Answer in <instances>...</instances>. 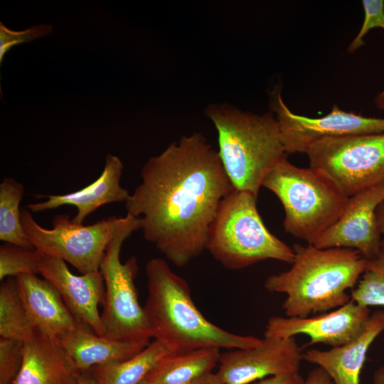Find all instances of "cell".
<instances>
[{
  "label": "cell",
  "mask_w": 384,
  "mask_h": 384,
  "mask_svg": "<svg viewBox=\"0 0 384 384\" xmlns=\"http://www.w3.org/2000/svg\"><path fill=\"white\" fill-rule=\"evenodd\" d=\"M36 331L20 297L16 277L6 278L0 285V337L24 343Z\"/></svg>",
  "instance_id": "obj_22"
},
{
  "label": "cell",
  "mask_w": 384,
  "mask_h": 384,
  "mask_svg": "<svg viewBox=\"0 0 384 384\" xmlns=\"http://www.w3.org/2000/svg\"><path fill=\"white\" fill-rule=\"evenodd\" d=\"M43 254L36 248H27L4 242L0 246V280L23 274H40Z\"/></svg>",
  "instance_id": "obj_24"
},
{
  "label": "cell",
  "mask_w": 384,
  "mask_h": 384,
  "mask_svg": "<svg viewBox=\"0 0 384 384\" xmlns=\"http://www.w3.org/2000/svg\"><path fill=\"white\" fill-rule=\"evenodd\" d=\"M24 193L22 183L9 177L0 183V240L4 242L34 248L21 223L20 203Z\"/></svg>",
  "instance_id": "obj_23"
},
{
  "label": "cell",
  "mask_w": 384,
  "mask_h": 384,
  "mask_svg": "<svg viewBox=\"0 0 384 384\" xmlns=\"http://www.w3.org/2000/svg\"><path fill=\"white\" fill-rule=\"evenodd\" d=\"M141 178L127 214L140 217L144 238L183 267L206 250L219 205L235 189L218 150L200 132L183 135L144 164Z\"/></svg>",
  "instance_id": "obj_1"
},
{
  "label": "cell",
  "mask_w": 384,
  "mask_h": 384,
  "mask_svg": "<svg viewBox=\"0 0 384 384\" xmlns=\"http://www.w3.org/2000/svg\"><path fill=\"white\" fill-rule=\"evenodd\" d=\"M40 274L58 290L80 325L98 335H105L98 310L105 293L104 278L100 270L76 275L71 272L63 260L43 255Z\"/></svg>",
  "instance_id": "obj_14"
},
{
  "label": "cell",
  "mask_w": 384,
  "mask_h": 384,
  "mask_svg": "<svg viewBox=\"0 0 384 384\" xmlns=\"http://www.w3.org/2000/svg\"><path fill=\"white\" fill-rule=\"evenodd\" d=\"M374 102L378 109L384 110V90L375 97Z\"/></svg>",
  "instance_id": "obj_35"
},
{
  "label": "cell",
  "mask_w": 384,
  "mask_h": 384,
  "mask_svg": "<svg viewBox=\"0 0 384 384\" xmlns=\"http://www.w3.org/2000/svg\"><path fill=\"white\" fill-rule=\"evenodd\" d=\"M306 154L348 197L384 181V132L324 139Z\"/></svg>",
  "instance_id": "obj_9"
},
{
  "label": "cell",
  "mask_w": 384,
  "mask_h": 384,
  "mask_svg": "<svg viewBox=\"0 0 384 384\" xmlns=\"http://www.w3.org/2000/svg\"><path fill=\"white\" fill-rule=\"evenodd\" d=\"M291 267L269 276L265 289L283 293L284 314L289 317H308L347 304L366 268L368 260L357 250L345 247L319 248L294 244Z\"/></svg>",
  "instance_id": "obj_3"
},
{
  "label": "cell",
  "mask_w": 384,
  "mask_h": 384,
  "mask_svg": "<svg viewBox=\"0 0 384 384\" xmlns=\"http://www.w3.org/2000/svg\"><path fill=\"white\" fill-rule=\"evenodd\" d=\"M383 201L384 181L349 197L340 218L313 245L350 248L367 260L377 258L382 252V237L376 210Z\"/></svg>",
  "instance_id": "obj_12"
},
{
  "label": "cell",
  "mask_w": 384,
  "mask_h": 384,
  "mask_svg": "<svg viewBox=\"0 0 384 384\" xmlns=\"http://www.w3.org/2000/svg\"><path fill=\"white\" fill-rule=\"evenodd\" d=\"M272 105L287 154H306L311 145L324 139L384 132V118L346 112L336 105L322 117L299 115L289 109L279 92L274 93Z\"/></svg>",
  "instance_id": "obj_10"
},
{
  "label": "cell",
  "mask_w": 384,
  "mask_h": 384,
  "mask_svg": "<svg viewBox=\"0 0 384 384\" xmlns=\"http://www.w3.org/2000/svg\"><path fill=\"white\" fill-rule=\"evenodd\" d=\"M169 353L161 342L154 340L127 360L95 366L88 372L97 384H139Z\"/></svg>",
  "instance_id": "obj_21"
},
{
  "label": "cell",
  "mask_w": 384,
  "mask_h": 384,
  "mask_svg": "<svg viewBox=\"0 0 384 384\" xmlns=\"http://www.w3.org/2000/svg\"><path fill=\"white\" fill-rule=\"evenodd\" d=\"M376 218L378 229L382 237V252L384 253V201L376 210Z\"/></svg>",
  "instance_id": "obj_31"
},
{
  "label": "cell",
  "mask_w": 384,
  "mask_h": 384,
  "mask_svg": "<svg viewBox=\"0 0 384 384\" xmlns=\"http://www.w3.org/2000/svg\"><path fill=\"white\" fill-rule=\"evenodd\" d=\"M73 384H97L88 371L80 372Z\"/></svg>",
  "instance_id": "obj_33"
},
{
  "label": "cell",
  "mask_w": 384,
  "mask_h": 384,
  "mask_svg": "<svg viewBox=\"0 0 384 384\" xmlns=\"http://www.w3.org/2000/svg\"><path fill=\"white\" fill-rule=\"evenodd\" d=\"M58 338L73 366L78 372L127 360L146 347L142 344L98 335L84 326H79Z\"/></svg>",
  "instance_id": "obj_19"
},
{
  "label": "cell",
  "mask_w": 384,
  "mask_h": 384,
  "mask_svg": "<svg viewBox=\"0 0 384 384\" xmlns=\"http://www.w3.org/2000/svg\"><path fill=\"white\" fill-rule=\"evenodd\" d=\"M303 384H335L329 375L320 367L311 370Z\"/></svg>",
  "instance_id": "obj_30"
},
{
  "label": "cell",
  "mask_w": 384,
  "mask_h": 384,
  "mask_svg": "<svg viewBox=\"0 0 384 384\" xmlns=\"http://www.w3.org/2000/svg\"><path fill=\"white\" fill-rule=\"evenodd\" d=\"M52 32L50 25L32 26L26 31L16 32L11 31L0 23V62L1 63L4 55L13 46L25 42H30L35 38L46 36Z\"/></svg>",
  "instance_id": "obj_28"
},
{
  "label": "cell",
  "mask_w": 384,
  "mask_h": 384,
  "mask_svg": "<svg viewBox=\"0 0 384 384\" xmlns=\"http://www.w3.org/2000/svg\"><path fill=\"white\" fill-rule=\"evenodd\" d=\"M123 164L116 156L108 154L100 176L83 188L61 195H48L46 200L27 205L31 212L38 213L57 208L63 206H73L77 208L73 222L82 224L84 220L100 207L127 200L129 193L121 186L120 179Z\"/></svg>",
  "instance_id": "obj_15"
},
{
  "label": "cell",
  "mask_w": 384,
  "mask_h": 384,
  "mask_svg": "<svg viewBox=\"0 0 384 384\" xmlns=\"http://www.w3.org/2000/svg\"><path fill=\"white\" fill-rule=\"evenodd\" d=\"M193 384H223L215 373H210L201 377Z\"/></svg>",
  "instance_id": "obj_32"
},
{
  "label": "cell",
  "mask_w": 384,
  "mask_h": 384,
  "mask_svg": "<svg viewBox=\"0 0 384 384\" xmlns=\"http://www.w3.org/2000/svg\"><path fill=\"white\" fill-rule=\"evenodd\" d=\"M142 229V220L127 214L120 218L115 234L105 250L100 266L105 293L101 320L105 335L123 341L149 345L154 331L144 307L139 302L134 279L138 272L137 260H120L124 240Z\"/></svg>",
  "instance_id": "obj_7"
},
{
  "label": "cell",
  "mask_w": 384,
  "mask_h": 384,
  "mask_svg": "<svg viewBox=\"0 0 384 384\" xmlns=\"http://www.w3.org/2000/svg\"><path fill=\"white\" fill-rule=\"evenodd\" d=\"M370 316L368 307L351 299L334 311L315 316H272L267 322L265 336L285 338L304 334L310 338L306 346L321 343L334 348L356 338Z\"/></svg>",
  "instance_id": "obj_13"
},
{
  "label": "cell",
  "mask_w": 384,
  "mask_h": 384,
  "mask_svg": "<svg viewBox=\"0 0 384 384\" xmlns=\"http://www.w3.org/2000/svg\"><path fill=\"white\" fill-rule=\"evenodd\" d=\"M364 20L359 33L348 46V51L353 53L365 44L363 38L370 30L384 29V1L363 0Z\"/></svg>",
  "instance_id": "obj_27"
},
{
  "label": "cell",
  "mask_w": 384,
  "mask_h": 384,
  "mask_svg": "<svg viewBox=\"0 0 384 384\" xmlns=\"http://www.w3.org/2000/svg\"><path fill=\"white\" fill-rule=\"evenodd\" d=\"M257 198L234 189L221 201L210 225L206 250L227 269L240 270L267 260L294 261L292 247L264 224Z\"/></svg>",
  "instance_id": "obj_6"
},
{
  "label": "cell",
  "mask_w": 384,
  "mask_h": 384,
  "mask_svg": "<svg viewBox=\"0 0 384 384\" xmlns=\"http://www.w3.org/2000/svg\"><path fill=\"white\" fill-rule=\"evenodd\" d=\"M119 220L111 217L85 225L73 222L68 215L59 214L53 220V228L47 229L36 221L28 209H21V223L33 247L68 262L81 274L100 270Z\"/></svg>",
  "instance_id": "obj_8"
},
{
  "label": "cell",
  "mask_w": 384,
  "mask_h": 384,
  "mask_svg": "<svg viewBox=\"0 0 384 384\" xmlns=\"http://www.w3.org/2000/svg\"><path fill=\"white\" fill-rule=\"evenodd\" d=\"M16 279L28 319L36 331L58 337L82 326L48 281L35 274L20 275Z\"/></svg>",
  "instance_id": "obj_17"
},
{
  "label": "cell",
  "mask_w": 384,
  "mask_h": 384,
  "mask_svg": "<svg viewBox=\"0 0 384 384\" xmlns=\"http://www.w3.org/2000/svg\"><path fill=\"white\" fill-rule=\"evenodd\" d=\"M23 358V342L0 338V384H12Z\"/></svg>",
  "instance_id": "obj_26"
},
{
  "label": "cell",
  "mask_w": 384,
  "mask_h": 384,
  "mask_svg": "<svg viewBox=\"0 0 384 384\" xmlns=\"http://www.w3.org/2000/svg\"><path fill=\"white\" fill-rule=\"evenodd\" d=\"M79 373L58 337L36 331L23 343V363L12 384H73Z\"/></svg>",
  "instance_id": "obj_18"
},
{
  "label": "cell",
  "mask_w": 384,
  "mask_h": 384,
  "mask_svg": "<svg viewBox=\"0 0 384 384\" xmlns=\"http://www.w3.org/2000/svg\"><path fill=\"white\" fill-rule=\"evenodd\" d=\"M351 299L359 305L384 306V253L368 260L365 272L351 294Z\"/></svg>",
  "instance_id": "obj_25"
},
{
  "label": "cell",
  "mask_w": 384,
  "mask_h": 384,
  "mask_svg": "<svg viewBox=\"0 0 384 384\" xmlns=\"http://www.w3.org/2000/svg\"><path fill=\"white\" fill-rule=\"evenodd\" d=\"M373 384H384V365L375 371L373 376Z\"/></svg>",
  "instance_id": "obj_34"
},
{
  "label": "cell",
  "mask_w": 384,
  "mask_h": 384,
  "mask_svg": "<svg viewBox=\"0 0 384 384\" xmlns=\"http://www.w3.org/2000/svg\"><path fill=\"white\" fill-rule=\"evenodd\" d=\"M262 186L281 202L285 232L309 245L337 222L349 198L323 171L310 166L298 167L287 158L270 171Z\"/></svg>",
  "instance_id": "obj_5"
},
{
  "label": "cell",
  "mask_w": 384,
  "mask_h": 384,
  "mask_svg": "<svg viewBox=\"0 0 384 384\" xmlns=\"http://www.w3.org/2000/svg\"><path fill=\"white\" fill-rule=\"evenodd\" d=\"M139 384H149V383L146 380H144Z\"/></svg>",
  "instance_id": "obj_36"
},
{
  "label": "cell",
  "mask_w": 384,
  "mask_h": 384,
  "mask_svg": "<svg viewBox=\"0 0 384 384\" xmlns=\"http://www.w3.org/2000/svg\"><path fill=\"white\" fill-rule=\"evenodd\" d=\"M383 331L384 311L377 310L370 316L364 330L356 338L327 351L307 350L302 354L303 360L321 368L335 384H360L367 351Z\"/></svg>",
  "instance_id": "obj_16"
},
{
  "label": "cell",
  "mask_w": 384,
  "mask_h": 384,
  "mask_svg": "<svg viewBox=\"0 0 384 384\" xmlns=\"http://www.w3.org/2000/svg\"><path fill=\"white\" fill-rule=\"evenodd\" d=\"M148 297L144 309L154 338L171 353L200 348H249L262 338L229 332L209 321L195 305L187 282L161 258L146 265Z\"/></svg>",
  "instance_id": "obj_2"
},
{
  "label": "cell",
  "mask_w": 384,
  "mask_h": 384,
  "mask_svg": "<svg viewBox=\"0 0 384 384\" xmlns=\"http://www.w3.org/2000/svg\"><path fill=\"white\" fill-rule=\"evenodd\" d=\"M302 354L295 337L265 336L257 346L221 353L215 374L223 384H250L270 376L299 371Z\"/></svg>",
  "instance_id": "obj_11"
},
{
  "label": "cell",
  "mask_w": 384,
  "mask_h": 384,
  "mask_svg": "<svg viewBox=\"0 0 384 384\" xmlns=\"http://www.w3.org/2000/svg\"><path fill=\"white\" fill-rule=\"evenodd\" d=\"M218 348H200L189 351L169 353L146 378L149 384H193L219 363Z\"/></svg>",
  "instance_id": "obj_20"
},
{
  "label": "cell",
  "mask_w": 384,
  "mask_h": 384,
  "mask_svg": "<svg viewBox=\"0 0 384 384\" xmlns=\"http://www.w3.org/2000/svg\"><path fill=\"white\" fill-rule=\"evenodd\" d=\"M304 382V378L297 371L270 376L252 384H303Z\"/></svg>",
  "instance_id": "obj_29"
},
{
  "label": "cell",
  "mask_w": 384,
  "mask_h": 384,
  "mask_svg": "<svg viewBox=\"0 0 384 384\" xmlns=\"http://www.w3.org/2000/svg\"><path fill=\"white\" fill-rule=\"evenodd\" d=\"M218 133V154L233 188L256 197L287 152L274 114L244 111L226 102L205 108Z\"/></svg>",
  "instance_id": "obj_4"
}]
</instances>
